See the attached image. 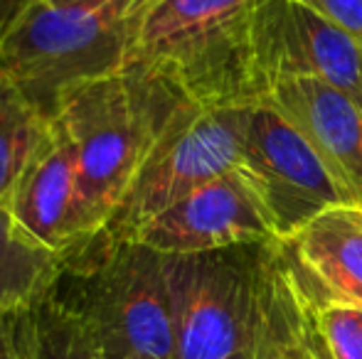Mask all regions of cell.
Wrapping results in <instances>:
<instances>
[{
    "mask_svg": "<svg viewBox=\"0 0 362 359\" xmlns=\"http://www.w3.org/2000/svg\"><path fill=\"white\" fill-rule=\"evenodd\" d=\"M249 47L259 104L286 79H320L358 99L362 44L298 0H257Z\"/></svg>",
    "mask_w": 362,
    "mask_h": 359,
    "instance_id": "ba28073f",
    "label": "cell"
},
{
    "mask_svg": "<svg viewBox=\"0 0 362 359\" xmlns=\"http://www.w3.org/2000/svg\"><path fill=\"white\" fill-rule=\"evenodd\" d=\"M249 106L202 109L187 104L148 155L104 231L131 239L158 217L219 175L242 163Z\"/></svg>",
    "mask_w": 362,
    "mask_h": 359,
    "instance_id": "8992f818",
    "label": "cell"
},
{
    "mask_svg": "<svg viewBox=\"0 0 362 359\" xmlns=\"http://www.w3.org/2000/svg\"><path fill=\"white\" fill-rule=\"evenodd\" d=\"M318 325L333 359H362L360 308L340 305V303H318Z\"/></svg>",
    "mask_w": 362,
    "mask_h": 359,
    "instance_id": "e0dca14e",
    "label": "cell"
},
{
    "mask_svg": "<svg viewBox=\"0 0 362 359\" xmlns=\"http://www.w3.org/2000/svg\"><path fill=\"white\" fill-rule=\"evenodd\" d=\"M18 325L23 359H104L79 322L49 293L20 308Z\"/></svg>",
    "mask_w": 362,
    "mask_h": 359,
    "instance_id": "2e32d148",
    "label": "cell"
},
{
    "mask_svg": "<svg viewBox=\"0 0 362 359\" xmlns=\"http://www.w3.org/2000/svg\"><path fill=\"white\" fill-rule=\"evenodd\" d=\"M153 5L156 0H37L0 44V79L54 121L69 89L121 72L131 62Z\"/></svg>",
    "mask_w": 362,
    "mask_h": 359,
    "instance_id": "3957f363",
    "label": "cell"
},
{
    "mask_svg": "<svg viewBox=\"0 0 362 359\" xmlns=\"http://www.w3.org/2000/svg\"><path fill=\"white\" fill-rule=\"evenodd\" d=\"M262 104L276 109L313 145L350 205L362 207V106L353 94L320 79H286Z\"/></svg>",
    "mask_w": 362,
    "mask_h": 359,
    "instance_id": "8fae6325",
    "label": "cell"
},
{
    "mask_svg": "<svg viewBox=\"0 0 362 359\" xmlns=\"http://www.w3.org/2000/svg\"><path fill=\"white\" fill-rule=\"evenodd\" d=\"M257 0H156L134 57L175 84L192 104L254 106L249 23Z\"/></svg>",
    "mask_w": 362,
    "mask_h": 359,
    "instance_id": "277c9868",
    "label": "cell"
},
{
    "mask_svg": "<svg viewBox=\"0 0 362 359\" xmlns=\"http://www.w3.org/2000/svg\"><path fill=\"white\" fill-rule=\"evenodd\" d=\"M187 104L192 101L175 84L139 62L62 96L57 121L79 155L81 195L99 231Z\"/></svg>",
    "mask_w": 362,
    "mask_h": 359,
    "instance_id": "7a4b0ae2",
    "label": "cell"
},
{
    "mask_svg": "<svg viewBox=\"0 0 362 359\" xmlns=\"http://www.w3.org/2000/svg\"><path fill=\"white\" fill-rule=\"evenodd\" d=\"M52 121L0 79V205L10 207L18 182L47 138Z\"/></svg>",
    "mask_w": 362,
    "mask_h": 359,
    "instance_id": "9a60e30c",
    "label": "cell"
},
{
    "mask_svg": "<svg viewBox=\"0 0 362 359\" xmlns=\"http://www.w3.org/2000/svg\"><path fill=\"white\" fill-rule=\"evenodd\" d=\"M284 246L315 300L362 310V207L325 209Z\"/></svg>",
    "mask_w": 362,
    "mask_h": 359,
    "instance_id": "7c38bea8",
    "label": "cell"
},
{
    "mask_svg": "<svg viewBox=\"0 0 362 359\" xmlns=\"http://www.w3.org/2000/svg\"><path fill=\"white\" fill-rule=\"evenodd\" d=\"M52 300L104 359H175L165 254L101 231L59 259Z\"/></svg>",
    "mask_w": 362,
    "mask_h": 359,
    "instance_id": "6da1fadb",
    "label": "cell"
},
{
    "mask_svg": "<svg viewBox=\"0 0 362 359\" xmlns=\"http://www.w3.org/2000/svg\"><path fill=\"white\" fill-rule=\"evenodd\" d=\"M49 5H76V3H89V0H45Z\"/></svg>",
    "mask_w": 362,
    "mask_h": 359,
    "instance_id": "44dd1931",
    "label": "cell"
},
{
    "mask_svg": "<svg viewBox=\"0 0 362 359\" xmlns=\"http://www.w3.org/2000/svg\"><path fill=\"white\" fill-rule=\"evenodd\" d=\"M269 317L281 342L284 359H333L318 325V303L300 281L284 241L272 276Z\"/></svg>",
    "mask_w": 362,
    "mask_h": 359,
    "instance_id": "4fadbf2b",
    "label": "cell"
},
{
    "mask_svg": "<svg viewBox=\"0 0 362 359\" xmlns=\"http://www.w3.org/2000/svg\"><path fill=\"white\" fill-rule=\"evenodd\" d=\"M57 269L59 256L35 241L0 205V310H18L45 296Z\"/></svg>",
    "mask_w": 362,
    "mask_h": 359,
    "instance_id": "5bb4252c",
    "label": "cell"
},
{
    "mask_svg": "<svg viewBox=\"0 0 362 359\" xmlns=\"http://www.w3.org/2000/svg\"><path fill=\"white\" fill-rule=\"evenodd\" d=\"M281 239L165 256L175 359H232L257 347Z\"/></svg>",
    "mask_w": 362,
    "mask_h": 359,
    "instance_id": "5b68a950",
    "label": "cell"
},
{
    "mask_svg": "<svg viewBox=\"0 0 362 359\" xmlns=\"http://www.w3.org/2000/svg\"><path fill=\"white\" fill-rule=\"evenodd\" d=\"M362 44V0H298Z\"/></svg>",
    "mask_w": 362,
    "mask_h": 359,
    "instance_id": "ac0fdd59",
    "label": "cell"
},
{
    "mask_svg": "<svg viewBox=\"0 0 362 359\" xmlns=\"http://www.w3.org/2000/svg\"><path fill=\"white\" fill-rule=\"evenodd\" d=\"M37 0H0V44Z\"/></svg>",
    "mask_w": 362,
    "mask_h": 359,
    "instance_id": "ffe728a7",
    "label": "cell"
},
{
    "mask_svg": "<svg viewBox=\"0 0 362 359\" xmlns=\"http://www.w3.org/2000/svg\"><path fill=\"white\" fill-rule=\"evenodd\" d=\"M232 359H254V350L252 352H242V355H237V357H232Z\"/></svg>",
    "mask_w": 362,
    "mask_h": 359,
    "instance_id": "7402d4cb",
    "label": "cell"
},
{
    "mask_svg": "<svg viewBox=\"0 0 362 359\" xmlns=\"http://www.w3.org/2000/svg\"><path fill=\"white\" fill-rule=\"evenodd\" d=\"M358 101H360V106H362V77H360V94H358Z\"/></svg>",
    "mask_w": 362,
    "mask_h": 359,
    "instance_id": "603a6c76",
    "label": "cell"
},
{
    "mask_svg": "<svg viewBox=\"0 0 362 359\" xmlns=\"http://www.w3.org/2000/svg\"><path fill=\"white\" fill-rule=\"evenodd\" d=\"M8 209L35 241L59 259L101 234L81 195L79 155L57 118L20 178Z\"/></svg>",
    "mask_w": 362,
    "mask_h": 359,
    "instance_id": "30bf717a",
    "label": "cell"
},
{
    "mask_svg": "<svg viewBox=\"0 0 362 359\" xmlns=\"http://www.w3.org/2000/svg\"><path fill=\"white\" fill-rule=\"evenodd\" d=\"M239 173L269 214L276 239L286 241L325 209L350 205L313 145L269 104L249 106Z\"/></svg>",
    "mask_w": 362,
    "mask_h": 359,
    "instance_id": "52a82bcc",
    "label": "cell"
},
{
    "mask_svg": "<svg viewBox=\"0 0 362 359\" xmlns=\"http://www.w3.org/2000/svg\"><path fill=\"white\" fill-rule=\"evenodd\" d=\"M131 239L165 256H180L269 241L276 234L249 180L229 170L163 209Z\"/></svg>",
    "mask_w": 362,
    "mask_h": 359,
    "instance_id": "9c48e42d",
    "label": "cell"
},
{
    "mask_svg": "<svg viewBox=\"0 0 362 359\" xmlns=\"http://www.w3.org/2000/svg\"><path fill=\"white\" fill-rule=\"evenodd\" d=\"M18 310H0V359H23L20 355Z\"/></svg>",
    "mask_w": 362,
    "mask_h": 359,
    "instance_id": "d6986e66",
    "label": "cell"
}]
</instances>
